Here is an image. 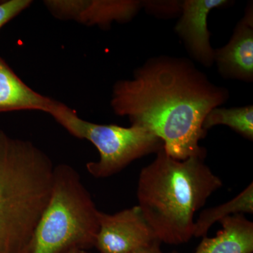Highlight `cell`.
I'll list each match as a JSON object with an SVG mask.
<instances>
[{"label": "cell", "instance_id": "obj_6", "mask_svg": "<svg viewBox=\"0 0 253 253\" xmlns=\"http://www.w3.org/2000/svg\"><path fill=\"white\" fill-rule=\"evenodd\" d=\"M98 217L95 246L100 253H131L157 239L137 206L114 214L99 211Z\"/></svg>", "mask_w": 253, "mask_h": 253}, {"label": "cell", "instance_id": "obj_4", "mask_svg": "<svg viewBox=\"0 0 253 253\" xmlns=\"http://www.w3.org/2000/svg\"><path fill=\"white\" fill-rule=\"evenodd\" d=\"M99 212L77 171L66 164L55 166L52 189L31 253H61L95 246Z\"/></svg>", "mask_w": 253, "mask_h": 253}, {"label": "cell", "instance_id": "obj_1", "mask_svg": "<svg viewBox=\"0 0 253 253\" xmlns=\"http://www.w3.org/2000/svg\"><path fill=\"white\" fill-rule=\"evenodd\" d=\"M229 90L208 79L190 60L151 58L132 79L116 82L111 106L131 126L145 128L162 141L171 157H206L199 142L206 135L205 118L229 100Z\"/></svg>", "mask_w": 253, "mask_h": 253}, {"label": "cell", "instance_id": "obj_11", "mask_svg": "<svg viewBox=\"0 0 253 253\" xmlns=\"http://www.w3.org/2000/svg\"><path fill=\"white\" fill-rule=\"evenodd\" d=\"M221 229L215 237H203L194 253H253V223L244 214L219 221Z\"/></svg>", "mask_w": 253, "mask_h": 253}, {"label": "cell", "instance_id": "obj_7", "mask_svg": "<svg viewBox=\"0 0 253 253\" xmlns=\"http://www.w3.org/2000/svg\"><path fill=\"white\" fill-rule=\"evenodd\" d=\"M44 4L55 17L73 20L86 26L105 28L114 21L132 19L144 6L134 0H47Z\"/></svg>", "mask_w": 253, "mask_h": 253}, {"label": "cell", "instance_id": "obj_13", "mask_svg": "<svg viewBox=\"0 0 253 253\" xmlns=\"http://www.w3.org/2000/svg\"><path fill=\"white\" fill-rule=\"evenodd\" d=\"M224 125L231 127L246 139H253V106L215 108L210 111L204 122V129L207 131L212 126Z\"/></svg>", "mask_w": 253, "mask_h": 253}, {"label": "cell", "instance_id": "obj_17", "mask_svg": "<svg viewBox=\"0 0 253 253\" xmlns=\"http://www.w3.org/2000/svg\"><path fill=\"white\" fill-rule=\"evenodd\" d=\"M84 253L81 252V251H80V249H78V248H73V249L68 250V251H67V253Z\"/></svg>", "mask_w": 253, "mask_h": 253}, {"label": "cell", "instance_id": "obj_8", "mask_svg": "<svg viewBox=\"0 0 253 253\" xmlns=\"http://www.w3.org/2000/svg\"><path fill=\"white\" fill-rule=\"evenodd\" d=\"M227 0L182 1L181 16L175 26L176 33L185 44L189 54L206 67L214 64V49L211 46L208 16L212 9L229 4Z\"/></svg>", "mask_w": 253, "mask_h": 253}, {"label": "cell", "instance_id": "obj_5", "mask_svg": "<svg viewBox=\"0 0 253 253\" xmlns=\"http://www.w3.org/2000/svg\"><path fill=\"white\" fill-rule=\"evenodd\" d=\"M49 114L70 134L90 141L99 151V161L86 165L87 170L96 178L112 176L135 160L156 154L163 146L162 141L145 128L89 122L59 101H56Z\"/></svg>", "mask_w": 253, "mask_h": 253}, {"label": "cell", "instance_id": "obj_2", "mask_svg": "<svg viewBox=\"0 0 253 253\" xmlns=\"http://www.w3.org/2000/svg\"><path fill=\"white\" fill-rule=\"evenodd\" d=\"M204 160L179 161L163 146L153 162L141 169L137 206L160 242L179 245L192 239L195 214L222 186Z\"/></svg>", "mask_w": 253, "mask_h": 253}, {"label": "cell", "instance_id": "obj_15", "mask_svg": "<svg viewBox=\"0 0 253 253\" xmlns=\"http://www.w3.org/2000/svg\"><path fill=\"white\" fill-rule=\"evenodd\" d=\"M32 2L30 0H9L0 3V28L27 9Z\"/></svg>", "mask_w": 253, "mask_h": 253}, {"label": "cell", "instance_id": "obj_14", "mask_svg": "<svg viewBox=\"0 0 253 253\" xmlns=\"http://www.w3.org/2000/svg\"><path fill=\"white\" fill-rule=\"evenodd\" d=\"M145 9L159 16H174L181 12L182 1H143Z\"/></svg>", "mask_w": 253, "mask_h": 253}, {"label": "cell", "instance_id": "obj_12", "mask_svg": "<svg viewBox=\"0 0 253 253\" xmlns=\"http://www.w3.org/2000/svg\"><path fill=\"white\" fill-rule=\"evenodd\" d=\"M253 212V184L251 182L239 195L228 202L208 208L200 214L195 221L194 237H204L211 226L224 218Z\"/></svg>", "mask_w": 253, "mask_h": 253}, {"label": "cell", "instance_id": "obj_3", "mask_svg": "<svg viewBox=\"0 0 253 253\" xmlns=\"http://www.w3.org/2000/svg\"><path fill=\"white\" fill-rule=\"evenodd\" d=\"M55 166L31 141L0 130V253H31Z\"/></svg>", "mask_w": 253, "mask_h": 253}, {"label": "cell", "instance_id": "obj_9", "mask_svg": "<svg viewBox=\"0 0 253 253\" xmlns=\"http://www.w3.org/2000/svg\"><path fill=\"white\" fill-rule=\"evenodd\" d=\"M221 77L251 83L253 81V8L248 4L230 41L214 49V61Z\"/></svg>", "mask_w": 253, "mask_h": 253}, {"label": "cell", "instance_id": "obj_10", "mask_svg": "<svg viewBox=\"0 0 253 253\" xmlns=\"http://www.w3.org/2000/svg\"><path fill=\"white\" fill-rule=\"evenodd\" d=\"M56 101L32 89L0 56V113L16 111L49 113Z\"/></svg>", "mask_w": 253, "mask_h": 253}, {"label": "cell", "instance_id": "obj_16", "mask_svg": "<svg viewBox=\"0 0 253 253\" xmlns=\"http://www.w3.org/2000/svg\"><path fill=\"white\" fill-rule=\"evenodd\" d=\"M161 243L158 240L156 239L150 244L142 246L131 253H179L176 251L172 253H165L161 249Z\"/></svg>", "mask_w": 253, "mask_h": 253}]
</instances>
